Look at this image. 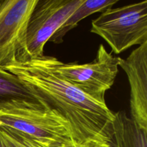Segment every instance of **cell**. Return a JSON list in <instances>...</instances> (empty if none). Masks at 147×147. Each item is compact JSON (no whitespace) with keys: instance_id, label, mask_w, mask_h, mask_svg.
<instances>
[{"instance_id":"6da1fadb","label":"cell","mask_w":147,"mask_h":147,"mask_svg":"<svg viewBox=\"0 0 147 147\" xmlns=\"http://www.w3.org/2000/svg\"><path fill=\"white\" fill-rule=\"evenodd\" d=\"M27 86L49 109L69 123L76 145L104 143L113 134L114 113L45 65L40 57L15 61L4 67Z\"/></svg>"},{"instance_id":"7a4b0ae2","label":"cell","mask_w":147,"mask_h":147,"mask_svg":"<svg viewBox=\"0 0 147 147\" xmlns=\"http://www.w3.org/2000/svg\"><path fill=\"white\" fill-rule=\"evenodd\" d=\"M0 129L30 138L43 147L73 142L68 122L44 105L14 101L0 107Z\"/></svg>"},{"instance_id":"3957f363","label":"cell","mask_w":147,"mask_h":147,"mask_svg":"<svg viewBox=\"0 0 147 147\" xmlns=\"http://www.w3.org/2000/svg\"><path fill=\"white\" fill-rule=\"evenodd\" d=\"M90 32L103 38L116 55L144 44L147 42V1L106 10L92 21Z\"/></svg>"},{"instance_id":"277c9868","label":"cell","mask_w":147,"mask_h":147,"mask_svg":"<svg viewBox=\"0 0 147 147\" xmlns=\"http://www.w3.org/2000/svg\"><path fill=\"white\" fill-rule=\"evenodd\" d=\"M47 67L73 86L97 100H105V93L112 87L119 73V57L108 53L100 45L94 60L86 64L64 63L50 56L40 57Z\"/></svg>"},{"instance_id":"5b68a950","label":"cell","mask_w":147,"mask_h":147,"mask_svg":"<svg viewBox=\"0 0 147 147\" xmlns=\"http://www.w3.org/2000/svg\"><path fill=\"white\" fill-rule=\"evenodd\" d=\"M85 0H40L29 21L24 45L16 61L44 55V47Z\"/></svg>"},{"instance_id":"8992f818","label":"cell","mask_w":147,"mask_h":147,"mask_svg":"<svg viewBox=\"0 0 147 147\" xmlns=\"http://www.w3.org/2000/svg\"><path fill=\"white\" fill-rule=\"evenodd\" d=\"M40 0H4L0 6V68L16 61Z\"/></svg>"},{"instance_id":"52a82bcc","label":"cell","mask_w":147,"mask_h":147,"mask_svg":"<svg viewBox=\"0 0 147 147\" xmlns=\"http://www.w3.org/2000/svg\"><path fill=\"white\" fill-rule=\"evenodd\" d=\"M119 66L126 73L130 86L131 119L147 130V42L139 45Z\"/></svg>"},{"instance_id":"ba28073f","label":"cell","mask_w":147,"mask_h":147,"mask_svg":"<svg viewBox=\"0 0 147 147\" xmlns=\"http://www.w3.org/2000/svg\"><path fill=\"white\" fill-rule=\"evenodd\" d=\"M112 130L117 147H147V130L139 127L126 112L114 113Z\"/></svg>"},{"instance_id":"9c48e42d","label":"cell","mask_w":147,"mask_h":147,"mask_svg":"<svg viewBox=\"0 0 147 147\" xmlns=\"http://www.w3.org/2000/svg\"><path fill=\"white\" fill-rule=\"evenodd\" d=\"M14 101L44 105L17 76L0 68V107Z\"/></svg>"},{"instance_id":"30bf717a","label":"cell","mask_w":147,"mask_h":147,"mask_svg":"<svg viewBox=\"0 0 147 147\" xmlns=\"http://www.w3.org/2000/svg\"><path fill=\"white\" fill-rule=\"evenodd\" d=\"M119 1L120 0H85L71 17L55 32L50 41L55 44L63 42L66 34L76 28L81 20L96 12H103L111 8L112 6Z\"/></svg>"},{"instance_id":"8fae6325","label":"cell","mask_w":147,"mask_h":147,"mask_svg":"<svg viewBox=\"0 0 147 147\" xmlns=\"http://www.w3.org/2000/svg\"><path fill=\"white\" fill-rule=\"evenodd\" d=\"M11 143L12 147H42L38 143L20 134L0 129Z\"/></svg>"},{"instance_id":"7c38bea8","label":"cell","mask_w":147,"mask_h":147,"mask_svg":"<svg viewBox=\"0 0 147 147\" xmlns=\"http://www.w3.org/2000/svg\"><path fill=\"white\" fill-rule=\"evenodd\" d=\"M102 143H90L83 145H76L74 144L73 142H70V143L53 145V146H50L48 147H100V145Z\"/></svg>"},{"instance_id":"4fadbf2b","label":"cell","mask_w":147,"mask_h":147,"mask_svg":"<svg viewBox=\"0 0 147 147\" xmlns=\"http://www.w3.org/2000/svg\"><path fill=\"white\" fill-rule=\"evenodd\" d=\"M0 147H12L11 143L0 129Z\"/></svg>"},{"instance_id":"5bb4252c","label":"cell","mask_w":147,"mask_h":147,"mask_svg":"<svg viewBox=\"0 0 147 147\" xmlns=\"http://www.w3.org/2000/svg\"><path fill=\"white\" fill-rule=\"evenodd\" d=\"M100 147H117L114 139H113V134H112V136L111 137V139L109 141H107V142H104V143H102L100 145Z\"/></svg>"},{"instance_id":"9a60e30c","label":"cell","mask_w":147,"mask_h":147,"mask_svg":"<svg viewBox=\"0 0 147 147\" xmlns=\"http://www.w3.org/2000/svg\"><path fill=\"white\" fill-rule=\"evenodd\" d=\"M4 1V0H0V6H1V4H2V2H3V1Z\"/></svg>"}]
</instances>
